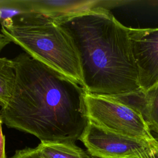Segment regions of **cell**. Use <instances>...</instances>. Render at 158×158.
Returning <instances> with one entry per match:
<instances>
[{
	"instance_id": "cell-1",
	"label": "cell",
	"mask_w": 158,
	"mask_h": 158,
	"mask_svg": "<svg viewBox=\"0 0 158 158\" xmlns=\"http://www.w3.org/2000/svg\"><path fill=\"white\" fill-rule=\"evenodd\" d=\"M13 60L15 78L0 110L3 123L41 142L75 143L88 122L85 89L26 52Z\"/></svg>"
},
{
	"instance_id": "cell-2",
	"label": "cell",
	"mask_w": 158,
	"mask_h": 158,
	"mask_svg": "<svg viewBox=\"0 0 158 158\" xmlns=\"http://www.w3.org/2000/svg\"><path fill=\"white\" fill-rule=\"evenodd\" d=\"M54 19L74 43L86 93L118 97L141 91L128 27L107 8L98 6Z\"/></svg>"
},
{
	"instance_id": "cell-3",
	"label": "cell",
	"mask_w": 158,
	"mask_h": 158,
	"mask_svg": "<svg viewBox=\"0 0 158 158\" xmlns=\"http://www.w3.org/2000/svg\"><path fill=\"white\" fill-rule=\"evenodd\" d=\"M1 33L33 59L84 88L80 59L69 34L52 17L32 12L0 20Z\"/></svg>"
},
{
	"instance_id": "cell-4",
	"label": "cell",
	"mask_w": 158,
	"mask_h": 158,
	"mask_svg": "<svg viewBox=\"0 0 158 158\" xmlns=\"http://www.w3.org/2000/svg\"><path fill=\"white\" fill-rule=\"evenodd\" d=\"M88 120L107 130L149 142L157 141L139 111L112 96L85 92Z\"/></svg>"
},
{
	"instance_id": "cell-5",
	"label": "cell",
	"mask_w": 158,
	"mask_h": 158,
	"mask_svg": "<svg viewBox=\"0 0 158 158\" xmlns=\"http://www.w3.org/2000/svg\"><path fill=\"white\" fill-rule=\"evenodd\" d=\"M79 140L95 158H138L153 143L107 130L89 120Z\"/></svg>"
},
{
	"instance_id": "cell-6",
	"label": "cell",
	"mask_w": 158,
	"mask_h": 158,
	"mask_svg": "<svg viewBox=\"0 0 158 158\" xmlns=\"http://www.w3.org/2000/svg\"><path fill=\"white\" fill-rule=\"evenodd\" d=\"M141 89L146 92L158 84V28L128 27Z\"/></svg>"
},
{
	"instance_id": "cell-7",
	"label": "cell",
	"mask_w": 158,
	"mask_h": 158,
	"mask_svg": "<svg viewBox=\"0 0 158 158\" xmlns=\"http://www.w3.org/2000/svg\"><path fill=\"white\" fill-rule=\"evenodd\" d=\"M114 98L139 111L150 130L158 135V84L146 92Z\"/></svg>"
},
{
	"instance_id": "cell-8",
	"label": "cell",
	"mask_w": 158,
	"mask_h": 158,
	"mask_svg": "<svg viewBox=\"0 0 158 158\" xmlns=\"http://www.w3.org/2000/svg\"><path fill=\"white\" fill-rule=\"evenodd\" d=\"M43 158H91L75 143L41 142L37 146Z\"/></svg>"
},
{
	"instance_id": "cell-9",
	"label": "cell",
	"mask_w": 158,
	"mask_h": 158,
	"mask_svg": "<svg viewBox=\"0 0 158 158\" xmlns=\"http://www.w3.org/2000/svg\"><path fill=\"white\" fill-rule=\"evenodd\" d=\"M15 78L14 60L0 57V106L1 108L7 105L11 97Z\"/></svg>"
},
{
	"instance_id": "cell-10",
	"label": "cell",
	"mask_w": 158,
	"mask_h": 158,
	"mask_svg": "<svg viewBox=\"0 0 158 158\" xmlns=\"http://www.w3.org/2000/svg\"><path fill=\"white\" fill-rule=\"evenodd\" d=\"M11 158H43L37 147L26 148L16 151Z\"/></svg>"
},
{
	"instance_id": "cell-11",
	"label": "cell",
	"mask_w": 158,
	"mask_h": 158,
	"mask_svg": "<svg viewBox=\"0 0 158 158\" xmlns=\"http://www.w3.org/2000/svg\"><path fill=\"white\" fill-rule=\"evenodd\" d=\"M138 158H158V141L151 143L145 151Z\"/></svg>"
},
{
	"instance_id": "cell-12",
	"label": "cell",
	"mask_w": 158,
	"mask_h": 158,
	"mask_svg": "<svg viewBox=\"0 0 158 158\" xmlns=\"http://www.w3.org/2000/svg\"><path fill=\"white\" fill-rule=\"evenodd\" d=\"M2 123L3 122L0 115V158H6L5 151V137L2 129Z\"/></svg>"
},
{
	"instance_id": "cell-13",
	"label": "cell",
	"mask_w": 158,
	"mask_h": 158,
	"mask_svg": "<svg viewBox=\"0 0 158 158\" xmlns=\"http://www.w3.org/2000/svg\"><path fill=\"white\" fill-rule=\"evenodd\" d=\"M0 34H1V33H0Z\"/></svg>"
}]
</instances>
